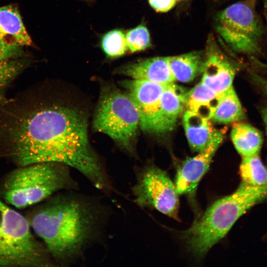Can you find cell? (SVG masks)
Listing matches in <instances>:
<instances>
[{
  "instance_id": "22",
  "label": "cell",
  "mask_w": 267,
  "mask_h": 267,
  "mask_svg": "<svg viewBox=\"0 0 267 267\" xmlns=\"http://www.w3.org/2000/svg\"><path fill=\"white\" fill-rule=\"evenodd\" d=\"M125 38L127 50L131 53L143 51L151 46L150 33L143 24L129 30Z\"/></svg>"
},
{
  "instance_id": "20",
  "label": "cell",
  "mask_w": 267,
  "mask_h": 267,
  "mask_svg": "<svg viewBox=\"0 0 267 267\" xmlns=\"http://www.w3.org/2000/svg\"><path fill=\"white\" fill-rule=\"evenodd\" d=\"M239 170L241 182L255 186L267 185V168L259 155L242 157Z\"/></svg>"
},
{
  "instance_id": "3",
  "label": "cell",
  "mask_w": 267,
  "mask_h": 267,
  "mask_svg": "<svg viewBox=\"0 0 267 267\" xmlns=\"http://www.w3.org/2000/svg\"><path fill=\"white\" fill-rule=\"evenodd\" d=\"M267 198V185L255 186L241 182L235 191L215 201L183 232L189 251L197 257L205 255L240 217Z\"/></svg>"
},
{
  "instance_id": "25",
  "label": "cell",
  "mask_w": 267,
  "mask_h": 267,
  "mask_svg": "<svg viewBox=\"0 0 267 267\" xmlns=\"http://www.w3.org/2000/svg\"><path fill=\"white\" fill-rule=\"evenodd\" d=\"M252 78L254 82L262 89L267 96V80L254 73L252 74Z\"/></svg>"
},
{
  "instance_id": "11",
  "label": "cell",
  "mask_w": 267,
  "mask_h": 267,
  "mask_svg": "<svg viewBox=\"0 0 267 267\" xmlns=\"http://www.w3.org/2000/svg\"><path fill=\"white\" fill-rule=\"evenodd\" d=\"M205 57L201 82L222 95L232 86L237 68L215 41L209 42Z\"/></svg>"
},
{
  "instance_id": "1",
  "label": "cell",
  "mask_w": 267,
  "mask_h": 267,
  "mask_svg": "<svg viewBox=\"0 0 267 267\" xmlns=\"http://www.w3.org/2000/svg\"><path fill=\"white\" fill-rule=\"evenodd\" d=\"M0 117V141L19 166L56 162L73 168L106 195L116 192L110 176L91 148L88 122L78 109L32 100Z\"/></svg>"
},
{
  "instance_id": "6",
  "label": "cell",
  "mask_w": 267,
  "mask_h": 267,
  "mask_svg": "<svg viewBox=\"0 0 267 267\" xmlns=\"http://www.w3.org/2000/svg\"><path fill=\"white\" fill-rule=\"evenodd\" d=\"M94 129L128 151L139 126V116L128 94L111 89L102 94L93 120Z\"/></svg>"
},
{
  "instance_id": "8",
  "label": "cell",
  "mask_w": 267,
  "mask_h": 267,
  "mask_svg": "<svg viewBox=\"0 0 267 267\" xmlns=\"http://www.w3.org/2000/svg\"><path fill=\"white\" fill-rule=\"evenodd\" d=\"M132 190L140 207L155 209L179 221V194L165 171L153 165L146 166L137 173Z\"/></svg>"
},
{
  "instance_id": "29",
  "label": "cell",
  "mask_w": 267,
  "mask_h": 267,
  "mask_svg": "<svg viewBox=\"0 0 267 267\" xmlns=\"http://www.w3.org/2000/svg\"><path fill=\"white\" fill-rule=\"evenodd\" d=\"M179 0V1H181V0Z\"/></svg>"
},
{
  "instance_id": "13",
  "label": "cell",
  "mask_w": 267,
  "mask_h": 267,
  "mask_svg": "<svg viewBox=\"0 0 267 267\" xmlns=\"http://www.w3.org/2000/svg\"><path fill=\"white\" fill-rule=\"evenodd\" d=\"M0 41L11 45H30L32 40L19 11L12 5L0 7Z\"/></svg>"
},
{
  "instance_id": "21",
  "label": "cell",
  "mask_w": 267,
  "mask_h": 267,
  "mask_svg": "<svg viewBox=\"0 0 267 267\" xmlns=\"http://www.w3.org/2000/svg\"><path fill=\"white\" fill-rule=\"evenodd\" d=\"M100 46L108 58L122 56L127 50L125 35L121 29L111 30L101 37Z\"/></svg>"
},
{
  "instance_id": "26",
  "label": "cell",
  "mask_w": 267,
  "mask_h": 267,
  "mask_svg": "<svg viewBox=\"0 0 267 267\" xmlns=\"http://www.w3.org/2000/svg\"><path fill=\"white\" fill-rule=\"evenodd\" d=\"M262 116L266 127V134L267 136V105L263 110Z\"/></svg>"
},
{
  "instance_id": "19",
  "label": "cell",
  "mask_w": 267,
  "mask_h": 267,
  "mask_svg": "<svg viewBox=\"0 0 267 267\" xmlns=\"http://www.w3.org/2000/svg\"><path fill=\"white\" fill-rule=\"evenodd\" d=\"M243 117L241 104L232 86L222 94L211 120L217 123L228 124L239 121Z\"/></svg>"
},
{
  "instance_id": "12",
  "label": "cell",
  "mask_w": 267,
  "mask_h": 267,
  "mask_svg": "<svg viewBox=\"0 0 267 267\" xmlns=\"http://www.w3.org/2000/svg\"><path fill=\"white\" fill-rule=\"evenodd\" d=\"M119 73L132 79L145 80L167 85L175 81L170 70L168 57H155L121 67Z\"/></svg>"
},
{
  "instance_id": "7",
  "label": "cell",
  "mask_w": 267,
  "mask_h": 267,
  "mask_svg": "<svg viewBox=\"0 0 267 267\" xmlns=\"http://www.w3.org/2000/svg\"><path fill=\"white\" fill-rule=\"evenodd\" d=\"M256 0L233 3L216 18L218 34L234 51L248 54L260 52L263 26L255 9Z\"/></svg>"
},
{
  "instance_id": "14",
  "label": "cell",
  "mask_w": 267,
  "mask_h": 267,
  "mask_svg": "<svg viewBox=\"0 0 267 267\" xmlns=\"http://www.w3.org/2000/svg\"><path fill=\"white\" fill-rule=\"evenodd\" d=\"M210 121L188 110L184 113L183 126L193 151L199 152L203 150L218 132Z\"/></svg>"
},
{
  "instance_id": "2",
  "label": "cell",
  "mask_w": 267,
  "mask_h": 267,
  "mask_svg": "<svg viewBox=\"0 0 267 267\" xmlns=\"http://www.w3.org/2000/svg\"><path fill=\"white\" fill-rule=\"evenodd\" d=\"M78 191L54 194L27 218L57 267L79 263L89 249L102 243L112 215L101 198Z\"/></svg>"
},
{
  "instance_id": "16",
  "label": "cell",
  "mask_w": 267,
  "mask_h": 267,
  "mask_svg": "<svg viewBox=\"0 0 267 267\" xmlns=\"http://www.w3.org/2000/svg\"><path fill=\"white\" fill-rule=\"evenodd\" d=\"M221 96L200 82L186 91L185 108L187 110L211 120Z\"/></svg>"
},
{
  "instance_id": "18",
  "label": "cell",
  "mask_w": 267,
  "mask_h": 267,
  "mask_svg": "<svg viewBox=\"0 0 267 267\" xmlns=\"http://www.w3.org/2000/svg\"><path fill=\"white\" fill-rule=\"evenodd\" d=\"M231 138L242 157L259 155L263 144V136L254 127L244 123L236 124L231 130Z\"/></svg>"
},
{
  "instance_id": "24",
  "label": "cell",
  "mask_w": 267,
  "mask_h": 267,
  "mask_svg": "<svg viewBox=\"0 0 267 267\" xmlns=\"http://www.w3.org/2000/svg\"><path fill=\"white\" fill-rule=\"evenodd\" d=\"M150 5L156 11L167 12L173 9L179 0H148Z\"/></svg>"
},
{
  "instance_id": "28",
  "label": "cell",
  "mask_w": 267,
  "mask_h": 267,
  "mask_svg": "<svg viewBox=\"0 0 267 267\" xmlns=\"http://www.w3.org/2000/svg\"><path fill=\"white\" fill-rule=\"evenodd\" d=\"M1 77L0 76V89H1Z\"/></svg>"
},
{
  "instance_id": "4",
  "label": "cell",
  "mask_w": 267,
  "mask_h": 267,
  "mask_svg": "<svg viewBox=\"0 0 267 267\" xmlns=\"http://www.w3.org/2000/svg\"><path fill=\"white\" fill-rule=\"evenodd\" d=\"M68 190H79L69 167L56 162H42L19 166L9 173L1 184L0 196L8 205L23 209Z\"/></svg>"
},
{
  "instance_id": "5",
  "label": "cell",
  "mask_w": 267,
  "mask_h": 267,
  "mask_svg": "<svg viewBox=\"0 0 267 267\" xmlns=\"http://www.w3.org/2000/svg\"><path fill=\"white\" fill-rule=\"evenodd\" d=\"M0 267H57L27 218L0 196Z\"/></svg>"
},
{
  "instance_id": "23",
  "label": "cell",
  "mask_w": 267,
  "mask_h": 267,
  "mask_svg": "<svg viewBox=\"0 0 267 267\" xmlns=\"http://www.w3.org/2000/svg\"><path fill=\"white\" fill-rule=\"evenodd\" d=\"M22 51V46L8 45L0 41V62L17 58Z\"/></svg>"
},
{
  "instance_id": "17",
  "label": "cell",
  "mask_w": 267,
  "mask_h": 267,
  "mask_svg": "<svg viewBox=\"0 0 267 267\" xmlns=\"http://www.w3.org/2000/svg\"><path fill=\"white\" fill-rule=\"evenodd\" d=\"M205 58L201 52L193 51L169 56L168 61L175 81L188 83L202 73Z\"/></svg>"
},
{
  "instance_id": "10",
  "label": "cell",
  "mask_w": 267,
  "mask_h": 267,
  "mask_svg": "<svg viewBox=\"0 0 267 267\" xmlns=\"http://www.w3.org/2000/svg\"><path fill=\"white\" fill-rule=\"evenodd\" d=\"M223 139L218 130L206 147L193 157H188L178 167L175 184L179 194L187 196L190 202L195 201L198 184L209 169L213 158Z\"/></svg>"
},
{
  "instance_id": "9",
  "label": "cell",
  "mask_w": 267,
  "mask_h": 267,
  "mask_svg": "<svg viewBox=\"0 0 267 267\" xmlns=\"http://www.w3.org/2000/svg\"><path fill=\"white\" fill-rule=\"evenodd\" d=\"M166 85L141 79H132L124 83L128 94L138 111L139 127L144 132L157 134L164 133L160 101Z\"/></svg>"
},
{
  "instance_id": "27",
  "label": "cell",
  "mask_w": 267,
  "mask_h": 267,
  "mask_svg": "<svg viewBox=\"0 0 267 267\" xmlns=\"http://www.w3.org/2000/svg\"><path fill=\"white\" fill-rule=\"evenodd\" d=\"M264 11L266 19L267 22V0H265L264 1Z\"/></svg>"
},
{
  "instance_id": "15",
  "label": "cell",
  "mask_w": 267,
  "mask_h": 267,
  "mask_svg": "<svg viewBox=\"0 0 267 267\" xmlns=\"http://www.w3.org/2000/svg\"><path fill=\"white\" fill-rule=\"evenodd\" d=\"M186 90L174 83L165 86L160 101V114L164 133L173 130L185 106Z\"/></svg>"
}]
</instances>
